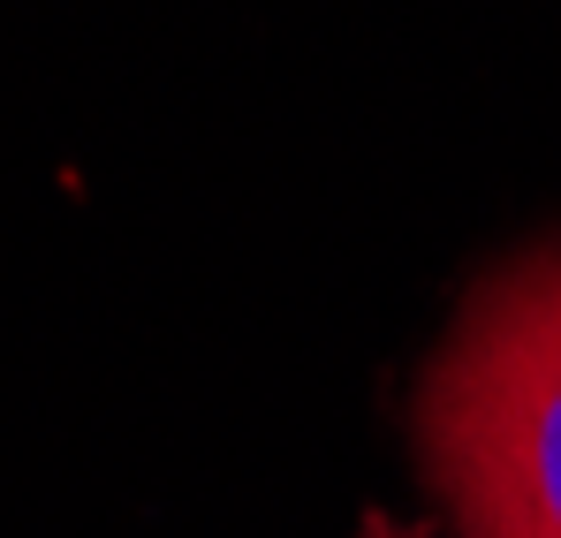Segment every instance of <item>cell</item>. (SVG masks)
Wrapping results in <instances>:
<instances>
[{
  "label": "cell",
  "instance_id": "cell-1",
  "mask_svg": "<svg viewBox=\"0 0 561 538\" xmlns=\"http://www.w3.org/2000/svg\"><path fill=\"white\" fill-rule=\"evenodd\" d=\"M417 440L470 538H561V243L470 288L417 379Z\"/></svg>",
  "mask_w": 561,
  "mask_h": 538
},
{
  "label": "cell",
  "instance_id": "cell-2",
  "mask_svg": "<svg viewBox=\"0 0 561 538\" xmlns=\"http://www.w3.org/2000/svg\"><path fill=\"white\" fill-rule=\"evenodd\" d=\"M373 538H433V531H394V524H373Z\"/></svg>",
  "mask_w": 561,
  "mask_h": 538
}]
</instances>
